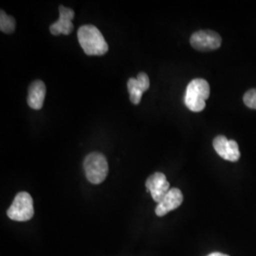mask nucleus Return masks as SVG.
<instances>
[{
	"mask_svg": "<svg viewBox=\"0 0 256 256\" xmlns=\"http://www.w3.org/2000/svg\"><path fill=\"white\" fill-rule=\"evenodd\" d=\"M77 36L86 54L104 55L108 50L104 37L93 25H84L79 28Z\"/></svg>",
	"mask_w": 256,
	"mask_h": 256,
	"instance_id": "f257e3e1",
	"label": "nucleus"
},
{
	"mask_svg": "<svg viewBox=\"0 0 256 256\" xmlns=\"http://www.w3.org/2000/svg\"><path fill=\"white\" fill-rule=\"evenodd\" d=\"M210 97L209 82L202 78L194 79L187 86L184 102L192 112H200L206 106V100Z\"/></svg>",
	"mask_w": 256,
	"mask_h": 256,
	"instance_id": "f03ea898",
	"label": "nucleus"
},
{
	"mask_svg": "<svg viewBox=\"0 0 256 256\" xmlns=\"http://www.w3.org/2000/svg\"><path fill=\"white\" fill-rule=\"evenodd\" d=\"M84 168L88 180L93 184L104 182L108 174V160L104 156L98 152H93L86 156Z\"/></svg>",
	"mask_w": 256,
	"mask_h": 256,
	"instance_id": "7ed1b4c3",
	"label": "nucleus"
},
{
	"mask_svg": "<svg viewBox=\"0 0 256 256\" xmlns=\"http://www.w3.org/2000/svg\"><path fill=\"white\" fill-rule=\"evenodd\" d=\"M34 214V200L27 192H18L7 210V216L10 220L20 222L32 220Z\"/></svg>",
	"mask_w": 256,
	"mask_h": 256,
	"instance_id": "20e7f679",
	"label": "nucleus"
},
{
	"mask_svg": "<svg viewBox=\"0 0 256 256\" xmlns=\"http://www.w3.org/2000/svg\"><path fill=\"white\" fill-rule=\"evenodd\" d=\"M222 39L220 34L212 30H198L192 34L190 43L192 48L200 52H210L221 46Z\"/></svg>",
	"mask_w": 256,
	"mask_h": 256,
	"instance_id": "39448f33",
	"label": "nucleus"
},
{
	"mask_svg": "<svg viewBox=\"0 0 256 256\" xmlns=\"http://www.w3.org/2000/svg\"><path fill=\"white\" fill-rule=\"evenodd\" d=\"M146 186L147 192H150L152 198L156 203L162 202L171 189L170 183L166 180V176L160 172L151 174L146 180Z\"/></svg>",
	"mask_w": 256,
	"mask_h": 256,
	"instance_id": "423d86ee",
	"label": "nucleus"
},
{
	"mask_svg": "<svg viewBox=\"0 0 256 256\" xmlns=\"http://www.w3.org/2000/svg\"><path fill=\"white\" fill-rule=\"evenodd\" d=\"M212 146L216 152L226 160L236 162L240 158L238 144L234 140H228L225 136H218L214 138Z\"/></svg>",
	"mask_w": 256,
	"mask_h": 256,
	"instance_id": "0eeeda50",
	"label": "nucleus"
},
{
	"mask_svg": "<svg viewBox=\"0 0 256 256\" xmlns=\"http://www.w3.org/2000/svg\"><path fill=\"white\" fill-rule=\"evenodd\" d=\"M59 20L50 26V30L52 36L64 34L68 36L74 30V24L72 20L74 18V10L70 8L64 7L63 5L59 6Z\"/></svg>",
	"mask_w": 256,
	"mask_h": 256,
	"instance_id": "6e6552de",
	"label": "nucleus"
},
{
	"mask_svg": "<svg viewBox=\"0 0 256 256\" xmlns=\"http://www.w3.org/2000/svg\"><path fill=\"white\" fill-rule=\"evenodd\" d=\"M183 202V194L182 191L178 188H171L170 191L167 192L164 198L158 203L156 207L155 212L158 216H164L171 210H174L178 208Z\"/></svg>",
	"mask_w": 256,
	"mask_h": 256,
	"instance_id": "1a4fd4ad",
	"label": "nucleus"
},
{
	"mask_svg": "<svg viewBox=\"0 0 256 256\" xmlns=\"http://www.w3.org/2000/svg\"><path fill=\"white\" fill-rule=\"evenodd\" d=\"M149 86V77L144 72H140L138 74L137 78H130L128 82V90L131 102L138 104L142 100V93L148 90Z\"/></svg>",
	"mask_w": 256,
	"mask_h": 256,
	"instance_id": "9d476101",
	"label": "nucleus"
},
{
	"mask_svg": "<svg viewBox=\"0 0 256 256\" xmlns=\"http://www.w3.org/2000/svg\"><path fill=\"white\" fill-rule=\"evenodd\" d=\"M46 96V84L45 82L36 80L30 84L28 104L32 110H39L43 108Z\"/></svg>",
	"mask_w": 256,
	"mask_h": 256,
	"instance_id": "9b49d317",
	"label": "nucleus"
},
{
	"mask_svg": "<svg viewBox=\"0 0 256 256\" xmlns=\"http://www.w3.org/2000/svg\"><path fill=\"white\" fill-rule=\"evenodd\" d=\"M0 30L5 34H12L16 30V20L12 16H9L4 10L0 12Z\"/></svg>",
	"mask_w": 256,
	"mask_h": 256,
	"instance_id": "f8f14e48",
	"label": "nucleus"
},
{
	"mask_svg": "<svg viewBox=\"0 0 256 256\" xmlns=\"http://www.w3.org/2000/svg\"><path fill=\"white\" fill-rule=\"evenodd\" d=\"M244 104L252 110H256V88L250 90L243 97Z\"/></svg>",
	"mask_w": 256,
	"mask_h": 256,
	"instance_id": "ddd939ff",
	"label": "nucleus"
},
{
	"mask_svg": "<svg viewBox=\"0 0 256 256\" xmlns=\"http://www.w3.org/2000/svg\"><path fill=\"white\" fill-rule=\"evenodd\" d=\"M208 256H227V254H221V252H212V254H210Z\"/></svg>",
	"mask_w": 256,
	"mask_h": 256,
	"instance_id": "4468645a",
	"label": "nucleus"
}]
</instances>
